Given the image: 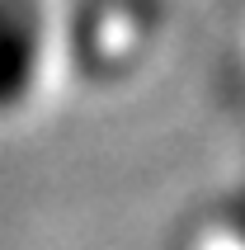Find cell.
Wrapping results in <instances>:
<instances>
[{"label": "cell", "instance_id": "obj_1", "mask_svg": "<svg viewBox=\"0 0 245 250\" xmlns=\"http://www.w3.org/2000/svg\"><path fill=\"white\" fill-rule=\"evenodd\" d=\"M42 62V5L0 0V113L24 109Z\"/></svg>", "mask_w": 245, "mask_h": 250}]
</instances>
